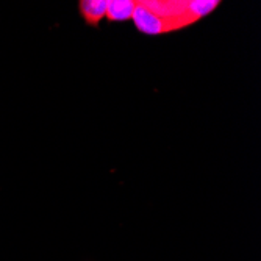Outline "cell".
<instances>
[{
  "label": "cell",
  "instance_id": "1",
  "mask_svg": "<svg viewBox=\"0 0 261 261\" xmlns=\"http://www.w3.org/2000/svg\"><path fill=\"white\" fill-rule=\"evenodd\" d=\"M132 19L135 20L136 27L141 32L149 33V35H160V33H164V32H171L168 22H164L158 16L150 13L144 5H141V2L136 4V8L133 11Z\"/></svg>",
  "mask_w": 261,
  "mask_h": 261
},
{
  "label": "cell",
  "instance_id": "2",
  "mask_svg": "<svg viewBox=\"0 0 261 261\" xmlns=\"http://www.w3.org/2000/svg\"><path fill=\"white\" fill-rule=\"evenodd\" d=\"M138 2H127V0H114L107 2V17L111 20H125L133 16Z\"/></svg>",
  "mask_w": 261,
  "mask_h": 261
},
{
  "label": "cell",
  "instance_id": "3",
  "mask_svg": "<svg viewBox=\"0 0 261 261\" xmlns=\"http://www.w3.org/2000/svg\"><path fill=\"white\" fill-rule=\"evenodd\" d=\"M80 11L85 16L86 22L96 25V23L107 16V2L105 0H91V2H80Z\"/></svg>",
  "mask_w": 261,
  "mask_h": 261
},
{
  "label": "cell",
  "instance_id": "4",
  "mask_svg": "<svg viewBox=\"0 0 261 261\" xmlns=\"http://www.w3.org/2000/svg\"><path fill=\"white\" fill-rule=\"evenodd\" d=\"M218 5H219V2H189V11H191V14L197 20V19L206 16L208 13H211Z\"/></svg>",
  "mask_w": 261,
  "mask_h": 261
}]
</instances>
